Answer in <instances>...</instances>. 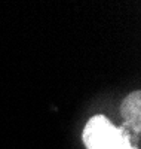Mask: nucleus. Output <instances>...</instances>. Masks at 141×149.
I'll return each mask as SVG.
<instances>
[{"label":"nucleus","mask_w":141,"mask_h":149,"mask_svg":"<svg viewBox=\"0 0 141 149\" xmlns=\"http://www.w3.org/2000/svg\"><path fill=\"white\" fill-rule=\"evenodd\" d=\"M86 149H140L125 127H116L102 115L92 116L83 130Z\"/></svg>","instance_id":"1"},{"label":"nucleus","mask_w":141,"mask_h":149,"mask_svg":"<svg viewBox=\"0 0 141 149\" xmlns=\"http://www.w3.org/2000/svg\"><path fill=\"white\" fill-rule=\"evenodd\" d=\"M140 106H141V93L140 91H134L128 95L122 106H120V112L122 116L125 119L126 127H129L135 136L138 137L140 134V128H141V113H140Z\"/></svg>","instance_id":"2"}]
</instances>
